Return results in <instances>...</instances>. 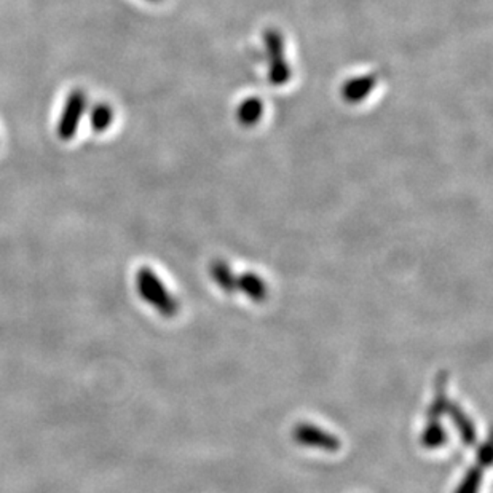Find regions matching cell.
Instances as JSON below:
<instances>
[{
    "instance_id": "cell-1",
    "label": "cell",
    "mask_w": 493,
    "mask_h": 493,
    "mask_svg": "<svg viewBox=\"0 0 493 493\" xmlns=\"http://www.w3.org/2000/svg\"><path fill=\"white\" fill-rule=\"evenodd\" d=\"M137 293L144 302H147L158 313L172 318L178 313V301L168 293V289L160 281L151 269H141L136 277Z\"/></svg>"
},
{
    "instance_id": "cell-2",
    "label": "cell",
    "mask_w": 493,
    "mask_h": 493,
    "mask_svg": "<svg viewBox=\"0 0 493 493\" xmlns=\"http://www.w3.org/2000/svg\"><path fill=\"white\" fill-rule=\"evenodd\" d=\"M85 109L86 94L80 92V90L72 92L69 98H67V102H66L63 115L57 122V136L61 137L63 141H69V139L75 136Z\"/></svg>"
},
{
    "instance_id": "cell-3",
    "label": "cell",
    "mask_w": 493,
    "mask_h": 493,
    "mask_svg": "<svg viewBox=\"0 0 493 493\" xmlns=\"http://www.w3.org/2000/svg\"><path fill=\"white\" fill-rule=\"evenodd\" d=\"M294 439L301 445L320 451L336 452L340 449V441L334 435L310 423L297 425L294 429Z\"/></svg>"
},
{
    "instance_id": "cell-4",
    "label": "cell",
    "mask_w": 493,
    "mask_h": 493,
    "mask_svg": "<svg viewBox=\"0 0 493 493\" xmlns=\"http://www.w3.org/2000/svg\"><path fill=\"white\" fill-rule=\"evenodd\" d=\"M447 412L451 415L452 423L458 429V435L462 437V441L466 445H472L476 443V429H474V425L470 420V417L465 414V410L460 408L458 404H449Z\"/></svg>"
},
{
    "instance_id": "cell-5",
    "label": "cell",
    "mask_w": 493,
    "mask_h": 493,
    "mask_svg": "<svg viewBox=\"0 0 493 493\" xmlns=\"http://www.w3.org/2000/svg\"><path fill=\"white\" fill-rule=\"evenodd\" d=\"M236 289L246 294L250 299L262 302L267 299V285L256 273H243L236 278Z\"/></svg>"
},
{
    "instance_id": "cell-6",
    "label": "cell",
    "mask_w": 493,
    "mask_h": 493,
    "mask_svg": "<svg viewBox=\"0 0 493 493\" xmlns=\"http://www.w3.org/2000/svg\"><path fill=\"white\" fill-rule=\"evenodd\" d=\"M449 398H447V374L441 372L439 377L436 380V394H435V401L431 402L427 417L428 420H439L449 408Z\"/></svg>"
},
{
    "instance_id": "cell-7",
    "label": "cell",
    "mask_w": 493,
    "mask_h": 493,
    "mask_svg": "<svg viewBox=\"0 0 493 493\" xmlns=\"http://www.w3.org/2000/svg\"><path fill=\"white\" fill-rule=\"evenodd\" d=\"M211 277L216 281V285L224 289L225 293H235L236 291V277L230 270L229 265L222 260H216L211 264Z\"/></svg>"
},
{
    "instance_id": "cell-8",
    "label": "cell",
    "mask_w": 493,
    "mask_h": 493,
    "mask_svg": "<svg viewBox=\"0 0 493 493\" xmlns=\"http://www.w3.org/2000/svg\"><path fill=\"white\" fill-rule=\"evenodd\" d=\"M447 441V435L439 420H428L422 433V445L425 449H437Z\"/></svg>"
},
{
    "instance_id": "cell-9",
    "label": "cell",
    "mask_w": 493,
    "mask_h": 493,
    "mask_svg": "<svg viewBox=\"0 0 493 493\" xmlns=\"http://www.w3.org/2000/svg\"><path fill=\"white\" fill-rule=\"evenodd\" d=\"M114 120V110L112 108H109L108 104H98L94 106L92 110V117H90V122H92V128L94 131H106L110 127V123Z\"/></svg>"
},
{
    "instance_id": "cell-10",
    "label": "cell",
    "mask_w": 493,
    "mask_h": 493,
    "mask_svg": "<svg viewBox=\"0 0 493 493\" xmlns=\"http://www.w3.org/2000/svg\"><path fill=\"white\" fill-rule=\"evenodd\" d=\"M482 484V466H472L471 470L466 471L463 480L453 493H480Z\"/></svg>"
},
{
    "instance_id": "cell-11",
    "label": "cell",
    "mask_w": 493,
    "mask_h": 493,
    "mask_svg": "<svg viewBox=\"0 0 493 493\" xmlns=\"http://www.w3.org/2000/svg\"><path fill=\"white\" fill-rule=\"evenodd\" d=\"M478 460H480V465L484 468V466L490 465L492 462V457H490V445L489 444H482L480 445V452H478Z\"/></svg>"
}]
</instances>
